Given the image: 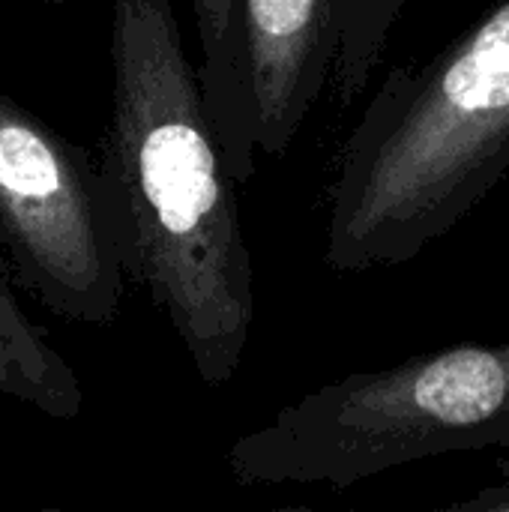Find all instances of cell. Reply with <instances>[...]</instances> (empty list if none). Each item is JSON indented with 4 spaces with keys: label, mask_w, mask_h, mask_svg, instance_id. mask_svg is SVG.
Instances as JSON below:
<instances>
[{
    "label": "cell",
    "mask_w": 509,
    "mask_h": 512,
    "mask_svg": "<svg viewBox=\"0 0 509 512\" xmlns=\"http://www.w3.org/2000/svg\"><path fill=\"white\" fill-rule=\"evenodd\" d=\"M111 120L99 147L141 285L210 387L240 372L255 321L246 228L171 0H114Z\"/></svg>",
    "instance_id": "obj_1"
},
{
    "label": "cell",
    "mask_w": 509,
    "mask_h": 512,
    "mask_svg": "<svg viewBox=\"0 0 509 512\" xmlns=\"http://www.w3.org/2000/svg\"><path fill=\"white\" fill-rule=\"evenodd\" d=\"M509 168V0L420 72H393L345 141L324 261L408 264Z\"/></svg>",
    "instance_id": "obj_2"
},
{
    "label": "cell",
    "mask_w": 509,
    "mask_h": 512,
    "mask_svg": "<svg viewBox=\"0 0 509 512\" xmlns=\"http://www.w3.org/2000/svg\"><path fill=\"white\" fill-rule=\"evenodd\" d=\"M477 450H509V342L351 372L240 435L225 462L240 486L345 492L411 462Z\"/></svg>",
    "instance_id": "obj_3"
},
{
    "label": "cell",
    "mask_w": 509,
    "mask_h": 512,
    "mask_svg": "<svg viewBox=\"0 0 509 512\" xmlns=\"http://www.w3.org/2000/svg\"><path fill=\"white\" fill-rule=\"evenodd\" d=\"M0 252L45 309L108 327L126 291L117 201L90 150L0 90Z\"/></svg>",
    "instance_id": "obj_4"
},
{
    "label": "cell",
    "mask_w": 509,
    "mask_h": 512,
    "mask_svg": "<svg viewBox=\"0 0 509 512\" xmlns=\"http://www.w3.org/2000/svg\"><path fill=\"white\" fill-rule=\"evenodd\" d=\"M342 0H240L252 138L282 156L330 81Z\"/></svg>",
    "instance_id": "obj_5"
},
{
    "label": "cell",
    "mask_w": 509,
    "mask_h": 512,
    "mask_svg": "<svg viewBox=\"0 0 509 512\" xmlns=\"http://www.w3.org/2000/svg\"><path fill=\"white\" fill-rule=\"evenodd\" d=\"M201 39V93L210 126L219 138L228 174L246 183L255 171V138L243 72L240 0H189Z\"/></svg>",
    "instance_id": "obj_6"
},
{
    "label": "cell",
    "mask_w": 509,
    "mask_h": 512,
    "mask_svg": "<svg viewBox=\"0 0 509 512\" xmlns=\"http://www.w3.org/2000/svg\"><path fill=\"white\" fill-rule=\"evenodd\" d=\"M0 399H12L48 420L72 423L84 414V387L66 357L18 306L0 267Z\"/></svg>",
    "instance_id": "obj_7"
},
{
    "label": "cell",
    "mask_w": 509,
    "mask_h": 512,
    "mask_svg": "<svg viewBox=\"0 0 509 512\" xmlns=\"http://www.w3.org/2000/svg\"><path fill=\"white\" fill-rule=\"evenodd\" d=\"M432 512H509V486H495V489H483L474 498H465L459 504L441 507Z\"/></svg>",
    "instance_id": "obj_8"
},
{
    "label": "cell",
    "mask_w": 509,
    "mask_h": 512,
    "mask_svg": "<svg viewBox=\"0 0 509 512\" xmlns=\"http://www.w3.org/2000/svg\"><path fill=\"white\" fill-rule=\"evenodd\" d=\"M264 512H315L309 507H276V510H264Z\"/></svg>",
    "instance_id": "obj_9"
},
{
    "label": "cell",
    "mask_w": 509,
    "mask_h": 512,
    "mask_svg": "<svg viewBox=\"0 0 509 512\" xmlns=\"http://www.w3.org/2000/svg\"><path fill=\"white\" fill-rule=\"evenodd\" d=\"M33 3H42V6H60V3H66V0H33Z\"/></svg>",
    "instance_id": "obj_10"
},
{
    "label": "cell",
    "mask_w": 509,
    "mask_h": 512,
    "mask_svg": "<svg viewBox=\"0 0 509 512\" xmlns=\"http://www.w3.org/2000/svg\"><path fill=\"white\" fill-rule=\"evenodd\" d=\"M33 512H69V510H63V507H39V510H33Z\"/></svg>",
    "instance_id": "obj_11"
}]
</instances>
